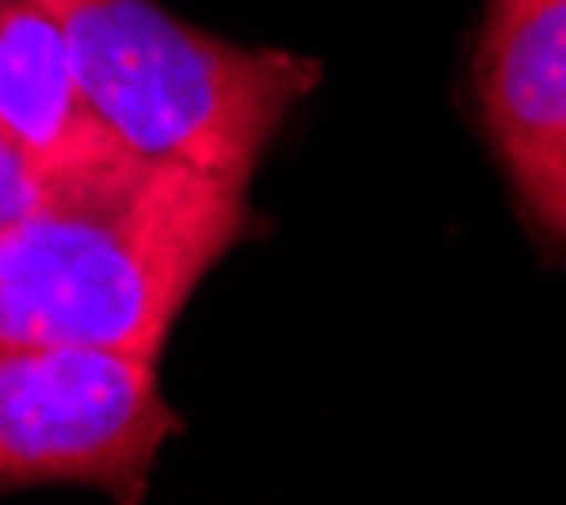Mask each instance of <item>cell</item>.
<instances>
[{"mask_svg":"<svg viewBox=\"0 0 566 505\" xmlns=\"http://www.w3.org/2000/svg\"><path fill=\"white\" fill-rule=\"evenodd\" d=\"M238 233V182L137 152L76 167L0 233V349L96 344L163 359L182 304Z\"/></svg>","mask_w":566,"mask_h":505,"instance_id":"1","label":"cell"},{"mask_svg":"<svg viewBox=\"0 0 566 505\" xmlns=\"http://www.w3.org/2000/svg\"><path fill=\"white\" fill-rule=\"evenodd\" d=\"M92 106L117 141L248 188L263 147L324 66L279 46H233L157 0H51Z\"/></svg>","mask_w":566,"mask_h":505,"instance_id":"2","label":"cell"},{"mask_svg":"<svg viewBox=\"0 0 566 505\" xmlns=\"http://www.w3.org/2000/svg\"><path fill=\"white\" fill-rule=\"evenodd\" d=\"M172 435L177 414L153 354L96 344L0 349V491L66 481L142 501Z\"/></svg>","mask_w":566,"mask_h":505,"instance_id":"3","label":"cell"},{"mask_svg":"<svg viewBox=\"0 0 566 505\" xmlns=\"http://www.w3.org/2000/svg\"><path fill=\"white\" fill-rule=\"evenodd\" d=\"M475 102L516 198L566 243V0H491Z\"/></svg>","mask_w":566,"mask_h":505,"instance_id":"4","label":"cell"},{"mask_svg":"<svg viewBox=\"0 0 566 505\" xmlns=\"http://www.w3.org/2000/svg\"><path fill=\"white\" fill-rule=\"evenodd\" d=\"M0 131L61 172L127 152L86 96L51 0H0Z\"/></svg>","mask_w":566,"mask_h":505,"instance_id":"5","label":"cell"},{"mask_svg":"<svg viewBox=\"0 0 566 505\" xmlns=\"http://www.w3.org/2000/svg\"><path fill=\"white\" fill-rule=\"evenodd\" d=\"M71 172H76V167H71ZM71 172L46 167L41 157L25 152L21 141H11L6 131H0V233L21 223L25 212L41 208V202H46Z\"/></svg>","mask_w":566,"mask_h":505,"instance_id":"6","label":"cell"}]
</instances>
